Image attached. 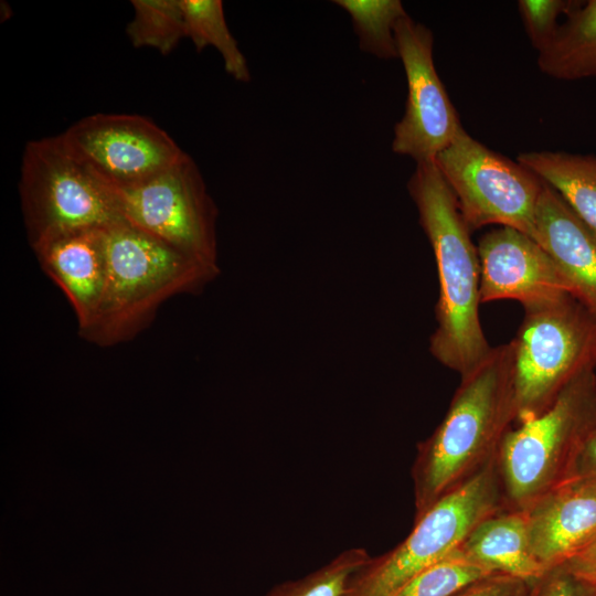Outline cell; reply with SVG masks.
<instances>
[{
	"instance_id": "f1b7e54d",
	"label": "cell",
	"mask_w": 596,
	"mask_h": 596,
	"mask_svg": "<svg viewBox=\"0 0 596 596\" xmlns=\"http://www.w3.org/2000/svg\"><path fill=\"white\" fill-rule=\"evenodd\" d=\"M518 596H529V585H526Z\"/></svg>"
},
{
	"instance_id": "7402d4cb",
	"label": "cell",
	"mask_w": 596,
	"mask_h": 596,
	"mask_svg": "<svg viewBox=\"0 0 596 596\" xmlns=\"http://www.w3.org/2000/svg\"><path fill=\"white\" fill-rule=\"evenodd\" d=\"M491 575L494 574L469 561L457 549L414 576L393 596H454Z\"/></svg>"
},
{
	"instance_id": "d6986e66",
	"label": "cell",
	"mask_w": 596,
	"mask_h": 596,
	"mask_svg": "<svg viewBox=\"0 0 596 596\" xmlns=\"http://www.w3.org/2000/svg\"><path fill=\"white\" fill-rule=\"evenodd\" d=\"M185 36L200 52L211 45L224 62L225 71L238 82H249L246 58L232 35L221 0H182Z\"/></svg>"
},
{
	"instance_id": "e0dca14e",
	"label": "cell",
	"mask_w": 596,
	"mask_h": 596,
	"mask_svg": "<svg viewBox=\"0 0 596 596\" xmlns=\"http://www.w3.org/2000/svg\"><path fill=\"white\" fill-rule=\"evenodd\" d=\"M517 161L552 187L596 233V156L564 151H530Z\"/></svg>"
},
{
	"instance_id": "484cf974",
	"label": "cell",
	"mask_w": 596,
	"mask_h": 596,
	"mask_svg": "<svg viewBox=\"0 0 596 596\" xmlns=\"http://www.w3.org/2000/svg\"><path fill=\"white\" fill-rule=\"evenodd\" d=\"M526 585L511 576L494 574L473 583L454 596H518Z\"/></svg>"
},
{
	"instance_id": "ba28073f",
	"label": "cell",
	"mask_w": 596,
	"mask_h": 596,
	"mask_svg": "<svg viewBox=\"0 0 596 596\" xmlns=\"http://www.w3.org/2000/svg\"><path fill=\"white\" fill-rule=\"evenodd\" d=\"M435 163L470 230L494 224L535 240L543 181L518 161L489 149L461 127Z\"/></svg>"
},
{
	"instance_id": "9c48e42d",
	"label": "cell",
	"mask_w": 596,
	"mask_h": 596,
	"mask_svg": "<svg viewBox=\"0 0 596 596\" xmlns=\"http://www.w3.org/2000/svg\"><path fill=\"white\" fill-rule=\"evenodd\" d=\"M115 191L128 223L219 273L217 210L188 153L148 182Z\"/></svg>"
},
{
	"instance_id": "ffe728a7",
	"label": "cell",
	"mask_w": 596,
	"mask_h": 596,
	"mask_svg": "<svg viewBox=\"0 0 596 596\" xmlns=\"http://www.w3.org/2000/svg\"><path fill=\"white\" fill-rule=\"evenodd\" d=\"M351 17L362 51L379 58H398L395 26L407 13L400 0H334Z\"/></svg>"
},
{
	"instance_id": "cb8c5ba5",
	"label": "cell",
	"mask_w": 596,
	"mask_h": 596,
	"mask_svg": "<svg viewBox=\"0 0 596 596\" xmlns=\"http://www.w3.org/2000/svg\"><path fill=\"white\" fill-rule=\"evenodd\" d=\"M581 1L572 0H520L518 9L529 40L538 53L549 46L555 36L561 23V15L565 17L574 10Z\"/></svg>"
},
{
	"instance_id": "4316f807",
	"label": "cell",
	"mask_w": 596,
	"mask_h": 596,
	"mask_svg": "<svg viewBox=\"0 0 596 596\" xmlns=\"http://www.w3.org/2000/svg\"><path fill=\"white\" fill-rule=\"evenodd\" d=\"M563 565L575 576L596 587V540Z\"/></svg>"
},
{
	"instance_id": "7a4b0ae2",
	"label": "cell",
	"mask_w": 596,
	"mask_h": 596,
	"mask_svg": "<svg viewBox=\"0 0 596 596\" xmlns=\"http://www.w3.org/2000/svg\"><path fill=\"white\" fill-rule=\"evenodd\" d=\"M407 189L433 248L439 283L437 327L429 351L439 363L462 376L491 350L479 318L478 249L435 161L416 163Z\"/></svg>"
},
{
	"instance_id": "44dd1931",
	"label": "cell",
	"mask_w": 596,
	"mask_h": 596,
	"mask_svg": "<svg viewBox=\"0 0 596 596\" xmlns=\"http://www.w3.org/2000/svg\"><path fill=\"white\" fill-rule=\"evenodd\" d=\"M134 17L126 33L135 47L166 55L185 36L182 0H132Z\"/></svg>"
},
{
	"instance_id": "2e32d148",
	"label": "cell",
	"mask_w": 596,
	"mask_h": 596,
	"mask_svg": "<svg viewBox=\"0 0 596 596\" xmlns=\"http://www.w3.org/2000/svg\"><path fill=\"white\" fill-rule=\"evenodd\" d=\"M458 549L490 573L508 575L528 585L546 572L531 551L525 511L502 508L488 515Z\"/></svg>"
},
{
	"instance_id": "4fadbf2b",
	"label": "cell",
	"mask_w": 596,
	"mask_h": 596,
	"mask_svg": "<svg viewBox=\"0 0 596 596\" xmlns=\"http://www.w3.org/2000/svg\"><path fill=\"white\" fill-rule=\"evenodd\" d=\"M525 512L535 558L546 571L563 565L596 540V478L574 477Z\"/></svg>"
},
{
	"instance_id": "5bb4252c",
	"label": "cell",
	"mask_w": 596,
	"mask_h": 596,
	"mask_svg": "<svg viewBox=\"0 0 596 596\" xmlns=\"http://www.w3.org/2000/svg\"><path fill=\"white\" fill-rule=\"evenodd\" d=\"M535 241L557 265L572 296L596 317V233L545 182L535 211Z\"/></svg>"
},
{
	"instance_id": "30bf717a",
	"label": "cell",
	"mask_w": 596,
	"mask_h": 596,
	"mask_svg": "<svg viewBox=\"0 0 596 596\" xmlns=\"http://www.w3.org/2000/svg\"><path fill=\"white\" fill-rule=\"evenodd\" d=\"M68 149L114 190L138 187L185 153L152 120L129 114H95L61 134Z\"/></svg>"
},
{
	"instance_id": "3957f363",
	"label": "cell",
	"mask_w": 596,
	"mask_h": 596,
	"mask_svg": "<svg viewBox=\"0 0 596 596\" xmlns=\"http://www.w3.org/2000/svg\"><path fill=\"white\" fill-rule=\"evenodd\" d=\"M217 273L127 221L107 228L106 277L87 340L109 345L136 333L169 297Z\"/></svg>"
},
{
	"instance_id": "7c38bea8",
	"label": "cell",
	"mask_w": 596,
	"mask_h": 596,
	"mask_svg": "<svg viewBox=\"0 0 596 596\" xmlns=\"http://www.w3.org/2000/svg\"><path fill=\"white\" fill-rule=\"evenodd\" d=\"M480 300H515L524 309L572 295L549 253L529 235L508 226L483 234L478 242Z\"/></svg>"
},
{
	"instance_id": "9a60e30c",
	"label": "cell",
	"mask_w": 596,
	"mask_h": 596,
	"mask_svg": "<svg viewBox=\"0 0 596 596\" xmlns=\"http://www.w3.org/2000/svg\"><path fill=\"white\" fill-rule=\"evenodd\" d=\"M107 228L66 232L34 248L42 268L72 304L79 331L89 324L103 292Z\"/></svg>"
},
{
	"instance_id": "6da1fadb",
	"label": "cell",
	"mask_w": 596,
	"mask_h": 596,
	"mask_svg": "<svg viewBox=\"0 0 596 596\" xmlns=\"http://www.w3.org/2000/svg\"><path fill=\"white\" fill-rule=\"evenodd\" d=\"M513 360L511 340L491 348L460 376L444 418L417 448L412 467L416 517L497 459L517 421Z\"/></svg>"
},
{
	"instance_id": "d4e9b609",
	"label": "cell",
	"mask_w": 596,
	"mask_h": 596,
	"mask_svg": "<svg viewBox=\"0 0 596 596\" xmlns=\"http://www.w3.org/2000/svg\"><path fill=\"white\" fill-rule=\"evenodd\" d=\"M529 596H596V587L575 576L565 565H560L530 584Z\"/></svg>"
},
{
	"instance_id": "8fae6325",
	"label": "cell",
	"mask_w": 596,
	"mask_h": 596,
	"mask_svg": "<svg viewBox=\"0 0 596 596\" xmlns=\"http://www.w3.org/2000/svg\"><path fill=\"white\" fill-rule=\"evenodd\" d=\"M406 81L405 113L394 127L393 152L416 163L435 161L462 127L434 64L432 31L408 14L395 26Z\"/></svg>"
},
{
	"instance_id": "52a82bcc",
	"label": "cell",
	"mask_w": 596,
	"mask_h": 596,
	"mask_svg": "<svg viewBox=\"0 0 596 596\" xmlns=\"http://www.w3.org/2000/svg\"><path fill=\"white\" fill-rule=\"evenodd\" d=\"M504 508L497 459L415 517L411 533L394 549L370 557L342 596H393L414 576L456 551L485 518Z\"/></svg>"
},
{
	"instance_id": "603a6c76",
	"label": "cell",
	"mask_w": 596,
	"mask_h": 596,
	"mask_svg": "<svg viewBox=\"0 0 596 596\" xmlns=\"http://www.w3.org/2000/svg\"><path fill=\"white\" fill-rule=\"evenodd\" d=\"M370 557L365 549H348L320 568L278 584L264 596H342L351 576Z\"/></svg>"
},
{
	"instance_id": "ac0fdd59",
	"label": "cell",
	"mask_w": 596,
	"mask_h": 596,
	"mask_svg": "<svg viewBox=\"0 0 596 596\" xmlns=\"http://www.w3.org/2000/svg\"><path fill=\"white\" fill-rule=\"evenodd\" d=\"M541 72L561 81L596 78V0L581 2L565 18L546 49Z\"/></svg>"
},
{
	"instance_id": "277c9868",
	"label": "cell",
	"mask_w": 596,
	"mask_h": 596,
	"mask_svg": "<svg viewBox=\"0 0 596 596\" xmlns=\"http://www.w3.org/2000/svg\"><path fill=\"white\" fill-rule=\"evenodd\" d=\"M596 432V371L577 375L541 414L504 435L497 468L507 509L526 511L574 476Z\"/></svg>"
},
{
	"instance_id": "8992f818",
	"label": "cell",
	"mask_w": 596,
	"mask_h": 596,
	"mask_svg": "<svg viewBox=\"0 0 596 596\" xmlns=\"http://www.w3.org/2000/svg\"><path fill=\"white\" fill-rule=\"evenodd\" d=\"M512 342L515 423L544 412L577 375L596 369V317L572 295L524 309Z\"/></svg>"
},
{
	"instance_id": "83f0119b",
	"label": "cell",
	"mask_w": 596,
	"mask_h": 596,
	"mask_svg": "<svg viewBox=\"0 0 596 596\" xmlns=\"http://www.w3.org/2000/svg\"><path fill=\"white\" fill-rule=\"evenodd\" d=\"M574 477L596 478V432L589 438L579 456Z\"/></svg>"
},
{
	"instance_id": "5b68a950",
	"label": "cell",
	"mask_w": 596,
	"mask_h": 596,
	"mask_svg": "<svg viewBox=\"0 0 596 596\" xmlns=\"http://www.w3.org/2000/svg\"><path fill=\"white\" fill-rule=\"evenodd\" d=\"M19 190L33 249L66 232L126 221L116 191L68 149L61 135L28 142Z\"/></svg>"
}]
</instances>
